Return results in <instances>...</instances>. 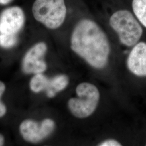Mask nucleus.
I'll use <instances>...</instances> for the list:
<instances>
[{
    "instance_id": "obj_1",
    "label": "nucleus",
    "mask_w": 146,
    "mask_h": 146,
    "mask_svg": "<svg viewBox=\"0 0 146 146\" xmlns=\"http://www.w3.org/2000/svg\"><path fill=\"white\" fill-rule=\"evenodd\" d=\"M70 48L95 69H102L108 63L111 50L109 39L101 27L92 19L84 18L76 23L71 35Z\"/></svg>"
},
{
    "instance_id": "obj_2",
    "label": "nucleus",
    "mask_w": 146,
    "mask_h": 146,
    "mask_svg": "<svg viewBox=\"0 0 146 146\" xmlns=\"http://www.w3.org/2000/svg\"><path fill=\"white\" fill-rule=\"evenodd\" d=\"M110 25L116 33L121 43L133 47L141 39L143 29L135 16L127 9L116 11L110 18Z\"/></svg>"
},
{
    "instance_id": "obj_3",
    "label": "nucleus",
    "mask_w": 146,
    "mask_h": 146,
    "mask_svg": "<svg viewBox=\"0 0 146 146\" xmlns=\"http://www.w3.org/2000/svg\"><path fill=\"white\" fill-rule=\"evenodd\" d=\"M76 98L68 100V109L78 119H85L92 115L99 103L100 93L98 87L89 82H82L76 88Z\"/></svg>"
},
{
    "instance_id": "obj_4",
    "label": "nucleus",
    "mask_w": 146,
    "mask_h": 146,
    "mask_svg": "<svg viewBox=\"0 0 146 146\" xmlns=\"http://www.w3.org/2000/svg\"><path fill=\"white\" fill-rule=\"evenodd\" d=\"M32 12L36 20L48 29H56L65 21L67 7L64 0H35Z\"/></svg>"
},
{
    "instance_id": "obj_5",
    "label": "nucleus",
    "mask_w": 146,
    "mask_h": 146,
    "mask_svg": "<svg viewBox=\"0 0 146 146\" xmlns=\"http://www.w3.org/2000/svg\"><path fill=\"white\" fill-rule=\"evenodd\" d=\"M55 128V122L50 119H46L40 123L33 120H26L20 125V131L25 141L36 143L50 135Z\"/></svg>"
},
{
    "instance_id": "obj_6",
    "label": "nucleus",
    "mask_w": 146,
    "mask_h": 146,
    "mask_svg": "<svg viewBox=\"0 0 146 146\" xmlns=\"http://www.w3.org/2000/svg\"><path fill=\"white\" fill-rule=\"evenodd\" d=\"M47 51V44L37 43L27 52L22 61V70L26 74L43 73L47 68L44 57Z\"/></svg>"
},
{
    "instance_id": "obj_7",
    "label": "nucleus",
    "mask_w": 146,
    "mask_h": 146,
    "mask_svg": "<svg viewBox=\"0 0 146 146\" xmlns=\"http://www.w3.org/2000/svg\"><path fill=\"white\" fill-rule=\"evenodd\" d=\"M25 20V14L21 8H7L0 15V33L16 34L21 30Z\"/></svg>"
},
{
    "instance_id": "obj_8",
    "label": "nucleus",
    "mask_w": 146,
    "mask_h": 146,
    "mask_svg": "<svg viewBox=\"0 0 146 146\" xmlns=\"http://www.w3.org/2000/svg\"><path fill=\"white\" fill-rule=\"evenodd\" d=\"M127 67L134 75L146 77V42H139L133 47L127 59Z\"/></svg>"
},
{
    "instance_id": "obj_9",
    "label": "nucleus",
    "mask_w": 146,
    "mask_h": 146,
    "mask_svg": "<svg viewBox=\"0 0 146 146\" xmlns=\"http://www.w3.org/2000/svg\"><path fill=\"white\" fill-rule=\"evenodd\" d=\"M69 82L68 76L66 75H58L50 80L49 88L46 90L47 96L52 98L56 93L63 90L67 88Z\"/></svg>"
},
{
    "instance_id": "obj_10",
    "label": "nucleus",
    "mask_w": 146,
    "mask_h": 146,
    "mask_svg": "<svg viewBox=\"0 0 146 146\" xmlns=\"http://www.w3.org/2000/svg\"><path fill=\"white\" fill-rule=\"evenodd\" d=\"M50 80L42 74H35L30 81V88L34 93H39L42 90H47L49 87Z\"/></svg>"
},
{
    "instance_id": "obj_11",
    "label": "nucleus",
    "mask_w": 146,
    "mask_h": 146,
    "mask_svg": "<svg viewBox=\"0 0 146 146\" xmlns=\"http://www.w3.org/2000/svg\"><path fill=\"white\" fill-rule=\"evenodd\" d=\"M131 7L134 15L141 25L146 28V0H133Z\"/></svg>"
},
{
    "instance_id": "obj_12",
    "label": "nucleus",
    "mask_w": 146,
    "mask_h": 146,
    "mask_svg": "<svg viewBox=\"0 0 146 146\" xmlns=\"http://www.w3.org/2000/svg\"><path fill=\"white\" fill-rule=\"evenodd\" d=\"M16 34L0 33V46L5 48L13 47L17 43Z\"/></svg>"
},
{
    "instance_id": "obj_13",
    "label": "nucleus",
    "mask_w": 146,
    "mask_h": 146,
    "mask_svg": "<svg viewBox=\"0 0 146 146\" xmlns=\"http://www.w3.org/2000/svg\"><path fill=\"white\" fill-rule=\"evenodd\" d=\"M5 90V86L3 82L0 81V98ZM7 112V108L5 105L0 100V117L4 116Z\"/></svg>"
},
{
    "instance_id": "obj_14",
    "label": "nucleus",
    "mask_w": 146,
    "mask_h": 146,
    "mask_svg": "<svg viewBox=\"0 0 146 146\" xmlns=\"http://www.w3.org/2000/svg\"><path fill=\"white\" fill-rule=\"evenodd\" d=\"M98 146H121L122 144L119 141L115 139H107L100 142Z\"/></svg>"
},
{
    "instance_id": "obj_15",
    "label": "nucleus",
    "mask_w": 146,
    "mask_h": 146,
    "mask_svg": "<svg viewBox=\"0 0 146 146\" xmlns=\"http://www.w3.org/2000/svg\"><path fill=\"white\" fill-rule=\"evenodd\" d=\"M5 143L4 136L0 134V146H3Z\"/></svg>"
},
{
    "instance_id": "obj_16",
    "label": "nucleus",
    "mask_w": 146,
    "mask_h": 146,
    "mask_svg": "<svg viewBox=\"0 0 146 146\" xmlns=\"http://www.w3.org/2000/svg\"><path fill=\"white\" fill-rule=\"evenodd\" d=\"M12 0H0V3L2 5H5L9 3Z\"/></svg>"
}]
</instances>
